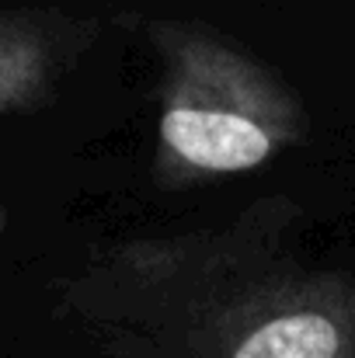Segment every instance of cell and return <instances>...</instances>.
Instances as JSON below:
<instances>
[{"label":"cell","instance_id":"cell-3","mask_svg":"<svg viewBox=\"0 0 355 358\" xmlns=\"http://www.w3.org/2000/svg\"><path fill=\"white\" fill-rule=\"evenodd\" d=\"M0 234H4V213H0Z\"/></svg>","mask_w":355,"mask_h":358},{"label":"cell","instance_id":"cell-2","mask_svg":"<svg viewBox=\"0 0 355 358\" xmlns=\"http://www.w3.org/2000/svg\"><path fill=\"white\" fill-rule=\"evenodd\" d=\"M67 59V35L49 17L0 14V119L35 108L53 94Z\"/></svg>","mask_w":355,"mask_h":358},{"label":"cell","instance_id":"cell-1","mask_svg":"<svg viewBox=\"0 0 355 358\" xmlns=\"http://www.w3.org/2000/svg\"><path fill=\"white\" fill-rule=\"evenodd\" d=\"M150 42L160 56L157 185L247 174L310 136L314 115L303 94L216 31L153 21Z\"/></svg>","mask_w":355,"mask_h":358}]
</instances>
